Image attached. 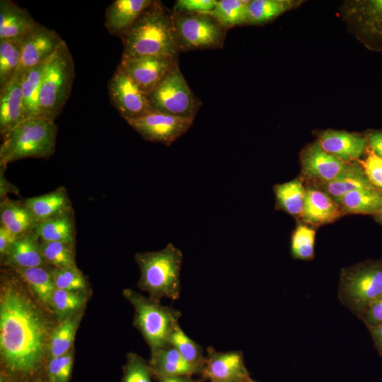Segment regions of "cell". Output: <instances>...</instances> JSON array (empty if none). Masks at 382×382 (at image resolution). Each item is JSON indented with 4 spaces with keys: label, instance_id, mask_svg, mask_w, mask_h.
Returning a JSON list of instances; mask_svg holds the SVG:
<instances>
[{
    "label": "cell",
    "instance_id": "1",
    "mask_svg": "<svg viewBox=\"0 0 382 382\" xmlns=\"http://www.w3.org/2000/svg\"><path fill=\"white\" fill-rule=\"evenodd\" d=\"M0 297V353L6 368L30 374L40 366L52 332L46 318L19 280L4 274Z\"/></svg>",
    "mask_w": 382,
    "mask_h": 382
},
{
    "label": "cell",
    "instance_id": "2",
    "mask_svg": "<svg viewBox=\"0 0 382 382\" xmlns=\"http://www.w3.org/2000/svg\"><path fill=\"white\" fill-rule=\"evenodd\" d=\"M122 58L158 56L178 58V47L171 13L153 1L122 36Z\"/></svg>",
    "mask_w": 382,
    "mask_h": 382
},
{
    "label": "cell",
    "instance_id": "3",
    "mask_svg": "<svg viewBox=\"0 0 382 382\" xmlns=\"http://www.w3.org/2000/svg\"><path fill=\"white\" fill-rule=\"evenodd\" d=\"M134 260L140 270L139 288L158 301L166 297L178 300L181 291L182 251L169 243L157 251L137 253Z\"/></svg>",
    "mask_w": 382,
    "mask_h": 382
},
{
    "label": "cell",
    "instance_id": "4",
    "mask_svg": "<svg viewBox=\"0 0 382 382\" xmlns=\"http://www.w3.org/2000/svg\"><path fill=\"white\" fill-rule=\"evenodd\" d=\"M57 127L54 120L27 118L3 137L0 166L27 158H47L55 151Z\"/></svg>",
    "mask_w": 382,
    "mask_h": 382
},
{
    "label": "cell",
    "instance_id": "5",
    "mask_svg": "<svg viewBox=\"0 0 382 382\" xmlns=\"http://www.w3.org/2000/svg\"><path fill=\"white\" fill-rule=\"evenodd\" d=\"M123 294L134 308V325L149 345L151 354L170 345L171 335L180 325L181 312L129 289Z\"/></svg>",
    "mask_w": 382,
    "mask_h": 382
},
{
    "label": "cell",
    "instance_id": "6",
    "mask_svg": "<svg viewBox=\"0 0 382 382\" xmlns=\"http://www.w3.org/2000/svg\"><path fill=\"white\" fill-rule=\"evenodd\" d=\"M75 69L64 41L45 63L40 92V117L54 120L71 94Z\"/></svg>",
    "mask_w": 382,
    "mask_h": 382
},
{
    "label": "cell",
    "instance_id": "7",
    "mask_svg": "<svg viewBox=\"0 0 382 382\" xmlns=\"http://www.w3.org/2000/svg\"><path fill=\"white\" fill-rule=\"evenodd\" d=\"M382 295V260H369L344 269L338 299L357 317Z\"/></svg>",
    "mask_w": 382,
    "mask_h": 382
},
{
    "label": "cell",
    "instance_id": "8",
    "mask_svg": "<svg viewBox=\"0 0 382 382\" xmlns=\"http://www.w3.org/2000/svg\"><path fill=\"white\" fill-rule=\"evenodd\" d=\"M180 51L218 49L224 45L226 29L209 13H172Z\"/></svg>",
    "mask_w": 382,
    "mask_h": 382
},
{
    "label": "cell",
    "instance_id": "9",
    "mask_svg": "<svg viewBox=\"0 0 382 382\" xmlns=\"http://www.w3.org/2000/svg\"><path fill=\"white\" fill-rule=\"evenodd\" d=\"M153 110L195 119L202 102L192 92L177 64L149 94Z\"/></svg>",
    "mask_w": 382,
    "mask_h": 382
},
{
    "label": "cell",
    "instance_id": "10",
    "mask_svg": "<svg viewBox=\"0 0 382 382\" xmlns=\"http://www.w3.org/2000/svg\"><path fill=\"white\" fill-rule=\"evenodd\" d=\"M345 20L369 50L382 52V0H357L345 4Z\"/></svg>",
    "mask_w": 382,
    "mask_h": 382
},
{
    "label": "cell",
    "instance_id": "11",
    "mask_svg": "<svg viewBox=\"0 0 382 382\" xmlns=\"http://www.w3.org/2000/svg\"><path fill=\"white\" fill-rule=\"evenodd\" d=\"M194 120L152 110L126 122L144 140L170 146L187 132Z\"/></svg>",
    "mask_w": 382,
    "mask_h": 382
},
{
    "label": "cell",
    "instance_id": "12",
    "mask_svg": "<svg viewBox=\"0 0 382 382\" xmlns=\"http://www.w3.org/2000/svg\"><path fill=\"white\" fill-rule=\"evenodd\" d=\"M108 90L112 105L125 120L153 110L149 95L118 67L108 82Z\"/></svg>",
    "mask_w": 382,
    "mask_h": 382
},
{
    "label": "cell",
    "instance_id": "13",
    "mask_svg": "<svg viewBox=\"0 0 382 382\" xmlns=\"http://www.w3.org/2000/svg\"><path fill=\"white\" fill-rule=\"evenodd\" d=\"M177 64L178 58L141 56L121 58L117 67L149 95Z\"/></svg>",
    "mask_w": 382,
    "mask_h": 382
},
{
    "label": "cell",
    "instance_id": "14",
    "mask_svg": "<svg viewBox=\"0 0 382 382\" xmlns=\"http://www.w3.org/2000/svg\"><path fill=\"white\" fill-rule=\"evenodd\" d=\"M64 40L53 30L39 25L22 42L21 62L14 78H21L30 69L45 63Z\"/></svg>",
    "mask_w": 382,
    "mask_h": 382
},
{
    "label": "cell",
    "instance_id": "15",
    "mask_svg": "<svg viewBox=\"0 0 382 382\" xmlns=\"http://www.w3.org/2000/svg\"><path fill=\"white\" fill-rule=\"evenodd\" d=\"M202 378L210 382H227L250 378L243 356L240 351L219 352L214 347L207 349Z\"/></svg>",
    "mask_w": 382,
    "mask_h": 382
},
{
    "label": "cell",
    "instance_id": "16",
    "mask_svg": "<svg viewBox=\"0 0 382 382\" xmlns=\"http://www.w3.org/2000/svg\"><path fill=\"white\" fill-rule=\"evenodd\" d=\"M301 162L305 175L324 184L338 178L349 165L324 151L318 141L303 150Z\"/></svg>",
    "mask_w": 382,
    "mask_h": 382
},
{
    "label": "cell",
    "instance_id": "17",
    "mask_svg": "<svg viewBox=\"0 0 382 382\" xmlns=\"http://www.w3.org/2000/svg\"><path fill=\"white\" fill-rule=\"evenodd\" d=\"M317 141L324 151L345 163L357 161L369 149L364 135L345 131H323Z\"/></svg>",
    "mask_w": 382,
    "mask_h": 382
},
{
    "label": "cell",
    "instance_id": "18",
    "mask_svg": "<svg viewBox=\"0 0 382 382\" xmlns=\"http://www.w3.org/2000/svg\"><path fill=\"white\" fill-rule=\"evenodd\" d=\"M40 23L29 12L10 0L0 1V40H23Z\"/></svg>",
    "mask_w": 382,
    "mask_h": 382
},
{
    "label": "cell",
    "instance_id": "19",
    "mask_svg": "<svg viewBox=\"0 0 382 382\" xmlns=\"http://www.w3.org/2000/svg\"><path fill=\"white\" fill-rule=\"evenodd\" d=\"M153 0H115L107 8L104 26L110 34L122 37Z\"/></svg>",
    "mask_w": 382,
    "mask_h": 382
},
{
    "label": "cell",
    "instance_id": "20",
    "mask_svg": "<svg viewBox=\"0 0 382 382\" xmlns=\"http://www.w3.org/2000/svg\"><path fill=\"white\" fill-rule=\"evenodd\" d=\"M26 120L21 90V78H13L0 88V133L4 137Z\"/></svg>",
    "mask_w": 382,
    "mask_h": 382
},
{
    "label": "cell",
    "instance_id": "21",
    "mask_svg": "<svg viewBox=\"0 0 382 382\" xmlns=\"http://www.w3.org/2000/svg\"><path fill=\"white\" fill-rule=\"evenodd\" d=\"M1 260L11 269L49 265L40 253L39 239L34 231L18 237Z\"/></svg>",
    "mask_w": 382,
    "mask_h": 382
},
{
    "label": "cell",
    "instance_id": "22",
    "mask_svg": "<svg viewBox=\"0 0 382 382\" xmlns=\"http://www.w3.org/2000/svg\"><path fill=\"white\" fill-rule=\"evenodd\" d=\"M37 224L24 200L12 199L8 197L1 199L0 225L16 237L33 231Z\"/></svg>",
    "mask_w": 382,
    "mask_h": 382
},
{
    "label": "cell",
    "instance_id": "23",
    "mask_svg": "<svg viewBox=\"0 0 382 382\" xmlns=\"http://www.w3.org/2000/svg\"><path fill=\"white\" fill-rule=\"evenodd\" d=\"M149 364L159 380L183 375H202V371L187 362L171 345L151 354Z\"/></svg>",
    "mask_w": 382,
    "mask_h": 382
},
{
    "label": "cell",
    "instance_id": "24",
    "mask_svg": "<svg viewBox=\"0 0 382 382\" xmlns=\"http://www.w3.org/2000/svg\"><path fill=\"white\" fill-rule=\"evenodd\" d=\"M341 214L338 204L325 192L310 188L306 190L302 216L309 224L333 221Z\"/></svg>",
    "mask_w": 382,
    "mask_h": 382
},
{
    "label": "cell",
    "instance_id": "25",
    "mask_svg": "<svg viewBox=\"0 0 382 382\" xmlns=\"http://www.w3.org/2000/svg\"><path fill=\"white\" fill-rule=\"evenodd\" d=\"M38 224L73 209L66 189L59 187L43 194L24 199Z\"/></svg>",
    "mask_w": 382,
    "mask_h": 382
},
{
    "label": "cell",
    "instance_id": "26",
    "mask_svg": "<svg viewBox=\"0 0 382 382\" xmlns=\"http://www.w3.org/2000/svg\"><path fill=\"white\" fill-rule=\"evenodd\" d=\"M34 232L40 241H59L75 246L76 228L74 209L39 223Z\"/></svg>",
    "mask_w": 382,
    "mask_h": 382
},
{
    "label": "cell",
    "instance_id": "27",
    "mask_svg": "<svg viewBox=\"0 0 382 382\" xmlns=\"http://www.w3.org/2000/svg\"><path fill=\"white\" fill-rule=\"evenodd\" d=\"M325 188L337 202L351 191L376 187L369 180L360 163L352 162L338 178L325 183Z\"/></svg>",
    "mask_w": 382,
    "mask_h": 382
},
{
    "label": "cell",
    "instance_id": "28",
    "mask_svg": "<svg viewBox=\"0 0 382 382\" xmlns=\"http://www.w3.org/2000/svg\"><path fill=\"white\" fill-rule=\"evenodd\" d=\"M303 1L252 0L248 8V25H258L274 20L284 13L298 7Z\"/></svg>",
    "mask_w": 382,
    "mask_h": 382
},
{
    "label": "cell",
    "instance_id": "29",
    "mask_svg": "<svg viewBox=\"0 0 382 382\" xmlns=\"http://www.w3.org/2000/svg\"><path fill=\"white\" fill-rule=\"evenodd\" d=\"M52 269H49L48 266H41L12 270L18 273L42 303L50 307L52 296L56 289Z\"/></svg>",
    "mask_w": 382,
    "mask_h": 382
},
{
    "label": "cell",
    "instance_id": "30",
    "mask_svg": "<svg viewBox=\"0 0 382 382\" xmlns=\"http://www.w3.org/2000/svg\"><path fill=\"white\" fill-rule=\"evenodd\" d=\"M337 202L347 212L376 214L382 208V191L377 188L353 190Z\"/></svg>",
    "mask_w": 382,
    "mask_h": 382
},
{
    "label": "cell",
    "instance_id": "31",
    "mask_svg": "<svg viewBox=\"0 0 382 382\" xmlns=\"http://www.w3.org/2000/svg\"><path fill=\"white\" fill-rule=\"evenodd\" d=\"M45 63L28 69L21 77V90L26 119L40 117V92Z\"/></svg>",
    "mask_w": 382,
    "mask_h": 382
},
{
    "label": "cell",
    "instance_id": "32",
    "mask_svg": "<svg viewBox=\"0 0 382 382\" xmlns=\"http://www.w3.org/2000/svg\"><path fill=\"white\" fill-rule=\"evenodd\" d=\"M250 1L219 0L209 13L226 30L237 25H247Z\"/></svg>",
    "mask_w": 382,
    "mask_h": 382
},
{
    "label": "cell",
    "instance_id": "33",
    "mask_svg": "<svg viewBox=\"0 0 382 382\" xmlns=\"http://www.w3.org/2000/svg\"><path fill=\"white\" fill-rule=\"evenodd\" d=\"M81 318V313L77 311L64 319L52 332L48 349L51 358L69 352Z\"/></svg>",
    "mask_w": 382,
    "mask_h": 382
},
{
    "label": "cell",
    "instance_id": "34",
    "mask_svg": "<svg viewBox=\"0 0 382 382\" xmlns=\"http://www.w3.org/2000/svg\"><path fill=\"white\" fill-rule=\"evenodd\" d=\"M277 205L292 215L303 213L306 190L301 180L295 179L274 187Z\"/></svg>",
    "mask_w": 382,
    "mask_h": 382
},
{
    "label": "cell",
    "instance_id": "35",
    "mask_svg": "<svg viewBox=\"0 0 382 382\" xmlns=\"http://www.w3.org/2000/svg\"><path fill=\"white\" fill-rule=\"evenodd\" d=\"M170 343L187 362L199 369L202 374L206 359L203 349L189 337L180 325L173 332Z\"/></svg>",
    "mask_w": 382,
    "mask_h": 382
},
{
    "label": "cell",
    "instance_id": "36",
    "mask_svg": "<svg viewBox=\"0 0 382 382\" xmlns=\"http://www.w3.org/2000/svg\"><path fill=\"white\" fill-rule=\"evenodd\" d=\"M22 42L0 40V88L15 76L21 62Z\"/></svg>",
    "mask_w": 382,
    "mask_h": 382
},
{
    "label": "cell",
    "instance_id": "37",
    "mask_svg": "<svg viewBox=\"0 0 382 382\" xmlns=\"http://www.w3.org/2000/svg\"><path fill=\"white\" fill-rule=\"evenodd\" d=\"M40 253L47 265L55 268L77 267L74 257V246L59 241H39Z\"/></svg>",
    "mask_w": 382,
    "mask_h": 382
},
{
    "label": "cell",
    "instance_id": "38",
    "mask_svg": "<svg viewBox=\"0 0 382 382\" xmlns=\"http://www.w3.org/2000/svg\"><path fill=\"white\" fill-rule=\"evenodd\" d=\"M82 291H71L56 288L52 296L50 307L59 319L64 320L79 311L85 304L86 297Z\"/></svg>",
    "mask_w": 382,
    "mask_h": 382
},
{
    "label": "cell",
    "instance_id": "39",
    "mask_svg": "<svg viewBox=\"0 0 382 382\" xmlns=\"http://www.w3.org/2000/svg\"><path fill=\"white\" fill-rule=\"evenodd\" d=\"M316 232L306 225H299L295 229L291 243V250L296 259L308 260L314 256Z\"/></svg>",
    "mask_w": 382,
    "mask_h": 382
},
{
    "label": "cell",
    "instance_id": "40",
    "mask_svg": "<svg viewBox=\"0 0 382 382\" xmlns=\"http://www.w3.org/2000/svg\"><path fill=\"white\" fill-rule=\"evenodd\" d=\"M55 287L71 291H83L86 289V280L77 267L52 269Z\"/></svg>",
    "mask_w": 382,
    "mask_h": 382
},
{
    "label": "cell",
    "instance_id": "41",
    "mask_svg": "<svg viewBox=\"0 0 382 382\" xmlns=\"http://www.w3.org/2000/svg\"><path fill=\"white\" fill-rule=\"evenodd\" d=\"M152 375L149 363L137 354L127 355L122 382H152Z\"/></svg>",
    "mask_w": 382,
    "mask_h": 382
},
{
    "label": "cell",
    "instance_id": "42",
    "mask_svg": "<svg viewBox=\"0 0 382 382\" xmlns=\"http://www.w3.org/2000/svg\"><path fill=\"white\" fill-rule=\"evenodd\" d=\"M72 364L73 356L70 351L64 355L52 357L48 365V375L52 382H67Z\"/></svg>",
    "mask_w": 382,
    "mask_h": 382
},
{
    "label": "cell",
    "instance_id": "43",
    "mask_svg": "<svg viewBox=\"0 0 382 382\" xmlns=\"http://www.w3.org/2000/svg\"><path fill=\"white\" fill-rule=\"evenodd\" d=\"M366 158L359 161L369 180L377 189L382 190V158L368 149Z\"/></svg>",
    "mask_w": 382,
    "mask_h": 382
},
{
    "label": "cell",
    "instance_id": "44",
    "mask_svg": "<svg viewBox=\"0 0 382 382\" xmlns=\"http://www.w3.org/2000/svg\"><path fill=\"white\" fill-rule=\"evenodd\" d=\"M217 0H178L173 11L209 13L215 7Z\"/></svg>",
    "mask_w": 382,
    "mask_h": 382
},
{
    "label": "cell",
    "instance_id": "45",
    "mask_svg": "<svg viewBox=\"0 0 382 382\" xmlns=\"http://www.w3.org/2000/svg\"><path fill=\"white\" fill-rule=\"evenodd\" d=\"M358 318L367 329L382 324V295L373 301Z\"/></svg>",
    "mask_w": 382,
    "mask_h": 382
},
{
    "label": "cell",
    "instance_id": "46",
    "mask_svg": "<svg viewBox=\"0 0 382 382\" xmlns=\"http://www.w3.org/2000/svg\"><path fill=\"white\" fill-rule=\"evenodd\" d=\"M369 149L382 158V130H371L364 134Z\"/></svg>",
    "mask_w": 382,
    "mask_h": 382
},
{
    "label": "cell",
    "instance_id": "47",
    "mask_svg": "<svg viewBox=\"0 0 382 382\" xmlns=\"http://www.w3.org/2000/svg\"><path fill=\"white\" fill-rule=\"evenodd\" d=\"M6 167L0 166V198L8 197V194L13 193L19 195V190L16 186L6 180L5 170Z\"/></svg>",
    "mask_w": 382,
    "mask_h": 382
},
{
    "label": "cell",
    "instance_id": "48",
    "mask_svg": "<svg viewBox=\"0 0 382 382\" xmlns=\"http://www.w3.org/2000/svg\"><path fill=\"white\" fill-rule=\"evenodd\" d=\"M17 237L3 226L0 225V255L1 259L6 255Z\"/></svg>",
    "mask_w": 382,
    "mask_h": 382
},
{
    "label": "cell",
    "instance_id": "49",
    "mask_svg": "<svg viewBox=\"0 0 382 382\" xmlns=\"http://www.w3.org/2000/svg\"><path fill=\"white\" fill-rule=\"evenodd\" d=\"M368 330L378 354L382 357V324Z\"/></svg>",
    "mask_w": 382,
    "mask_h": 382
},
{
    "label": "cell",
    "instance_id": "50",
    "mask_svg": "<svg viewBox=\"0 0 382 382\" xmlns=\"http://www.w3.org/2000/svg\"><path fill=\"white\" fill-rule=\"evenodd\" d=\"M192 376L183 375L159 379V382H200L192 378Z\"/></svg>",
    "mask_w": 382,
    "mask_h": 382
},
{
    "label": "cell",
    "instance_id": "51",
    "mask_svg": "<svg viewBox=\"0 0 382 382\" xmlns=\"http://www.w3.org/2000/svg\"><path fill=\"white\" fill-rule=\"evenodd\" d=\"M376 219L382 225V208L376 214Z\"/></svg>",
    "mask_w": 382,
    "mask_h": 382
},
{
    "label": "cell",
    "instance_id": "52",
    "mask_svg": "<svg viewBox=\"0 0 382 382\" xmlns=\"http://www.w3.org/2000/svg\"><path fill=\"white\" fill-rule=\"evenodd\" d=\"M250 379V378H249L248 380L232 381H227V382H248Z\"/></svg>",
    "mask_w": 382,
    "mask_h": 382
},
{
    "label": "cell",
    "instance_id": "53",
    "mask_svg": "<svg viewBox=\"0 0 382 382\" xmlns=\"http://www.w3.org/2000/svg\"><path fill=\"white\" fill-rule=\"evenodd\" d=\"M248 382H256V381H253V379L250 378Z\"/></svg>",
    "mask_w": 382,
    "mask_h": 382
}]
</instances>
